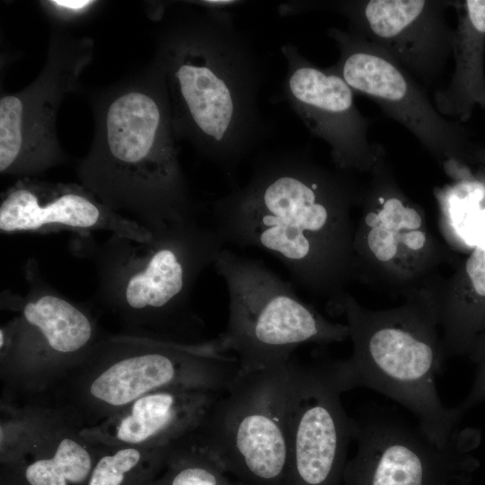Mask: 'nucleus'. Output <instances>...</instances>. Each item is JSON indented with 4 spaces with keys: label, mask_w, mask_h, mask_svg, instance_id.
<instances>
[{
    "label": "nucleus",
    "mask_w": 485,
    "mask_h": 485,
    "mask_svg": "<svg viewBox=\"0 0 485 485\" xmlns=\"http://www.w3.org/2000/svg\"><path fill=\"white\" fill-rule=\"evenodd\" d=\"M151 485H242L227 474L216 459L190 436L169 453Z\"/></svg>",
    "instance_id": "23"
},
{
    "label": "nucleus",
    "mask_w": 485,
    "mask_h": 485,
    "mask_svg": "<svg viewBox=\"0 0 485 485\" xmlns=\"http://www.w3.org/2000/svg\"><path fill=\"white\" fill-rule=\"evenodd\" d=\"M286 424L287 464L282 485H340L354 436L332 359L289 361Z\"/></svg>",
    "instance_id": "14"
},
{
    "label": "nucleus",
    "mask_w": 485,
    "mask_h": 485,
    "mask_svg": "<svg viewBox=\"0 0 485 485\" xmlns=\"http://www.w3.org/2000/svg\"><path fill=\"white\" fill-rule=\"evenodd\" d=\"M357 449L344 485H469L480 465L473 455L481 432L456 428L444 446L418 425L380 407L354 418Z\"/></svg>",
    "instance_id": "12"
},
{
    "label": "nucleus",
    "mask_w": 485,
    "mask_h": 485,
    "mask_svg": "<svg viewBox=\"0 0 485 485\" xmlns=\"http://www.w3.org/2000/svg\"><path fill=\"white\" fill-rule=\"evenodd\" d=\"M155 39L177 141L233 178L270 133L260 107L263 61L227 9L174 16Z\"/></svg>",
    "instance_id": "2"
},
{
    "label": "nucleus",
    "mask_w": 485,
    "mask_h": 485,
    "mask_svg": "<svg viewBox=\"0 0 485 485\" xmlns=\"http://www.w3.org/2000/svg\"><path fill=\"white\" fill-rule=\"evenodd\" d=\"M225 248L195 216L153 230L146 242L111 234L93 248L98 295L127 323L154 338L200 343L203 322L190 305L201 273Z\"/></svg>",
    "instance_id": "5"
},
{
    "label": "nucleus",
    "mask_w": 485,
    "mask_h": 485,
    "mask_svg": "<svg viewBox=\"0 0 485 485\" xmlns=\"http://www.w3.org/2000/svg\"><path fill=\"white\" fill-rule=\"evenodd\" d=\"M0 485H8V484H6V483H4L3 481H0Z\"/></svg>",
    "instance_id": "26"
},
{
    "label": "nucleus",
    "mask_w": 485,
    "mask_h": 485,
    "mask_svg": "<svg viewBox=\"0 0 485 485\" xmlns=\"http://www.w3.org/2000/svg\"><path fill=\"white\" fill-rule=\"evenodd\" d=\"M93 52L90 37L53 27L39 75L22 90L1 95L2 174L33 177L67 161L57 137V112L65 97L79 89Z\"/></svg>",
    "instance_id": "13"
},
{
    "label": "nucleus",
    "mask_w": 485,
    "mask_h": 485,
    "mask_svg": "<svg viewBox=\"0 0 485 485\" xmlns=\"http://www.w3.org/2000/svg\"><path fill=\"white\" fill-rule=\"evenodd\" d=\"M89 97L94 132L76 167L81 184L150 231L195 216L158 62Z\"/></svg>",
    "instance_id": "3"
},
{
    "label": "nucleus",
    "mask_w": 485,
    "mask_h": 485,
    "mask_svg": "<svg viewBox=\"0 0 485 485\" xmlns=\"http://www.w3.org/2000/svg\"><path fill=\"white\" fill-rule=\"evenodd\" d=\"M287 63L281 95L310 133L330 147L335 167L370 172L384 149L368 137V121L354 101V91L331 66L321 67L294 43L280 46Z\"/></svg>",
    "instance_id": "16"
},
{
    "label": "nucleus",
    "mask_w": 485,
    "mask_h": 485,
    "mask_svg": "<svg viewBox=\"0 0 485 485\" xmlns=\"http://www.w3.org/2000/svg\"><path fill=\"white\" fill-rule=\"evenodd\" d=\"M448 0L289 1V16L315 10L333 11L348 29L384 49L421 85L442 75L452 54L454 29L445 13Z\"/></svg>",
    "instance_id": "15"
},
{
    "label": "nucleus",
    "mask_w": 485,
    "mask_h": 485,
    "mask_svg": "<svg viewBox=\"0 0 485 485\" xmlns=\"http://www.w3.org/2000/svg\"><path fill=\"white\" fill-rule=\"evenodd\" d=\"M214 267L229 296L227 324L216 340L223 352L234 354L238 373L285 365L304 344L349 337L347 324L326 319L260 260L224 248Z\"/></svg>",
    "instance_id": "7"
},
{
    "label": "nucleus",
    "mask_w": 485,
    "mask_h": 485,
    "mask_svg": "<svg viewBox=\"0 0 485 485\" xmlns=\"http://www.w3.org/2000/svg\"><path fill=\"white\" fill-rule=\"evenodd\" d=\"M364 185L305 150L261 153L247 182L213 202V227L225 244L275 256L328 308L355 279L352 212Z\"/></svg>",
    "instance_id": "1"
},
{
    "label": "nucleus",
    "mask_w": 485,
    "mask_h": 485,
    "mask_svg": "<svg viewBox=\"0 0 485 485\" xmlns=\"http://www.w3.org/2000/svg\"><path fill=\"white\" fill-rule=\"evenodd\" d=\"M223 392L172 387L146 394L96 425L81 428L104 445L167 447L191 435Z\"/></svg>",
    "instance_id": "19"
},
{
    "label": "nucleus",
    "mask_w": 485,
    "mask_h": 485,
    "mask_svg": "<svg viewBox=\"0 0 485 485\" xmlns=\"http://www.w3.org/2000/svg\"><path fill=\"white\" fill-rule=\"evenodd\" d=\"M74 401L64 410L82 428L96 425L138 398L172 387L227 390L239 368L217 340L181 343L160 338L101 340L78 367Z\"/></svg>",
    "instance_id": "6"
},
{
    "label": "nucleus",
    "mask_w": 485,
    "mask_h": 485,
    "mask_svg": "<svg viewBox=\"0 0 485 485\" xmlns=\"http://www.w3.org/2000/svg\"><path fill=\"white\" fill-rule=\"evenodd\" d=\"M98 445L87 485H151L175 446Z\"/></svg>",
    "instance_id": "22"
},
{
    "label": "nucleus",
    "mask_w": 485,
    "mask_h": 485,
    "mask_svg": "<svg viewBox=\"0 0 485 485\" xmlns=\"http://www.w3.org/2000/svg\"><path fill=\"white\" fill-rule=\"evenodd\" d=\"M326 33L339 49L332 69L410 130L447 173L485 163V146L461 122L443 116L423 86L388 53L348 28L331 27Z\"/></svg>",
    "instance_id": "11"
},
{
    "label": "nucleus",
    "mask_w": 485,
    "mask_h": 485,
    "mask_svg": "<svg viewBox=\"0 0 485 485\" xmlns=\"http://www.w3.org/2000/svg\"><path fill=\"white\" fill-rule=\"evenodd\" d=\"M102 4L96 0H45L40 1L39 6L52 27L66 29L90 18Z\"/></svg>",
    "instance_id": "24"
},
{
    "label": "nucleus",
    "mask_w": 485,
    "mask_h": 485,
    "mask_svg": "<svg viewBox=\"0 0 485 485\" xmlns=\"http://www.w3.org/2000/svg\"><path fill=\"white\" fill-rule=\"evenodd\" d=\"M0 230L4 234L74 231L146 242L152 231L102 203L82 184L18 179L1 195Z\"/></svg>",
    "instance_id": "18"
},
{
    "label": "nucleus",
    "mask_w": 485,
    "mask_h": 485,
    "mask_svg": "<svg viewBox=\"0 0 485 485\" xmlns=\"http://www.w3.org/2000/svg\"><path fill=\"white\" fill-rule=\"evenodd\" d=\"M26 278L28 292L10 295L16 314L0 330L1 373L17 389L40 392L78 368L102 339L91 313L48 285L35 262Z\"/></svg>",
    "instance_id": "10"
},
{
    "label": "nucleus",
    "mask_w": 485,
    "mask_h": 485,
    "mask_svg": "<svg viewBox=\"0 0 485 485\" xmlns=\"http://www.w3.org/2000/svg\"><path fill=\"white\" fill-rule=\"evenodd\" d=\"M435 293L446 358L466 355L485 331V241L473 247L444 285H435Z\"/></svg>",
    "instance_id": "21"
},
{
    "label": "nucleus",
    "mask_w": 485,
    "mask_h": 485,
    "mask_svg": "<svg viewBox=\"0 0 485 485\" xmlns=\"http://www.w3.org/2000/svg\"><path fill=\"white\" fill-rule=\"evenodd\" d=\"M289 361L238 373L190 435L242 485L283 483L287 464Z\"/></svg>",
    "instance_id": "8"
},
{
    "label": "nucleus",
    "mask_w": 485,
    "mask_h": 485,
    "mask_svg": "<svg viewBox=\"0 0 485 485\" xmlns=\"http://www.w3.org/2000/svg\"><path fill=\"white\" fill-rule=\"evenodd\" d=\"M466 355L475 366V376L467 396L456 406L463 415L485 401V331L474 338Z\"/></svg>",
    "instance_id": "25"
},
{
    "label": "nucleus",
    "mask_w": 485,
    "mask_h": 485,
    "mask_svg": "<svg viewBox=\"0 0 485 485\" xmlns=\"http://www.w3.org/2000/svg\"><path fill=\"white\" fill-rule=\"evenodd\" d=\"M457 25L450 84L434 93L436 110L459 122L470 119L479 105L485 109V0L456 1Z\"/></svg>",
    "instance_id": "20"
},
{
    "label": "nucleus",
    "mask_w": 485,
    "mask_h": 485,
    "mask_svg": "<svg viewBox=\"0 0 485 485\" xmlns=\"http://www.w3.org/2000/svg\"><path fill=\"white\" fill-rule=\"evenodd\" d=\"M353 238L355 278L404 296L430 282L449 254L423 208L399 187L385 156L371 169Z\"/></svg>",
    "instance_id": "9"
},
{
    "label": "nucleus",
    "mask_w": 485,
    "mask_h": 485,
    "mask_svg": "<svg viewBox=\"0 0 485 485\" xmlns=\"http://www.w3.org/2000/svg\"><path fill=\"white\" fill-rule=\"evenodd\" d=\"M63 409L32 408L1 422L0 481L87 485L99 445Z\"/></svg>",
    "instance_id": "17"
},
{
    "label": "nucleus",
    "mask_w": 485,
    "mask_h": 485,
    "mask_svg": "<svg viewBox=\"0 0 485 485\" xmlns=\"http://www.w3.org/2000/svg\"><path fill=\"white\" fill-rule=\"evenodd\" d=\"M328 310L345 316L353 344L350 357L332 360L343 392L366 387L389 397L444 446L464 415L445 406L436 389L446 357L435 285L428 283L405 295L401 305L385 310L365 308L345 292Z\"/></svg>",
    "instance_id": "4"
}]
</instances>
